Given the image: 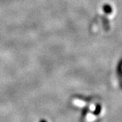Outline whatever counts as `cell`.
<instances>
[{
    "instance_id": "6da1fadb",
    "label": "cell",
    "mask_w": 122,
    "mask_h": 122,
    "mask_svg": "<svg viewBox=\"0 0 122 122\" xmlns=\"http://www.w3.org/2000/svg\"><path fill=\"white\" fill-rule=\"evenodd\" d=\"M101 111V106H100L99 105H98L96 106V109L94 111V114L96 115H98L100 113V112Z\"/></svg>"
},
{
    "instance_id": "7a4b0ae2",
    "label": "cell",
    "mask_w": 122,
    "mask_h": 122,
    "mask_svg": "<svg viewBox=\"0 0 122 122\" xmlns=\"http://www.w3.org/2000/svg\"><path fill=\"white\" fill-rule=\"evenodd\" d=\"M39 122H47L46 120H45V119H41V120H40Z\"/></svg>"
}]
</instances>
